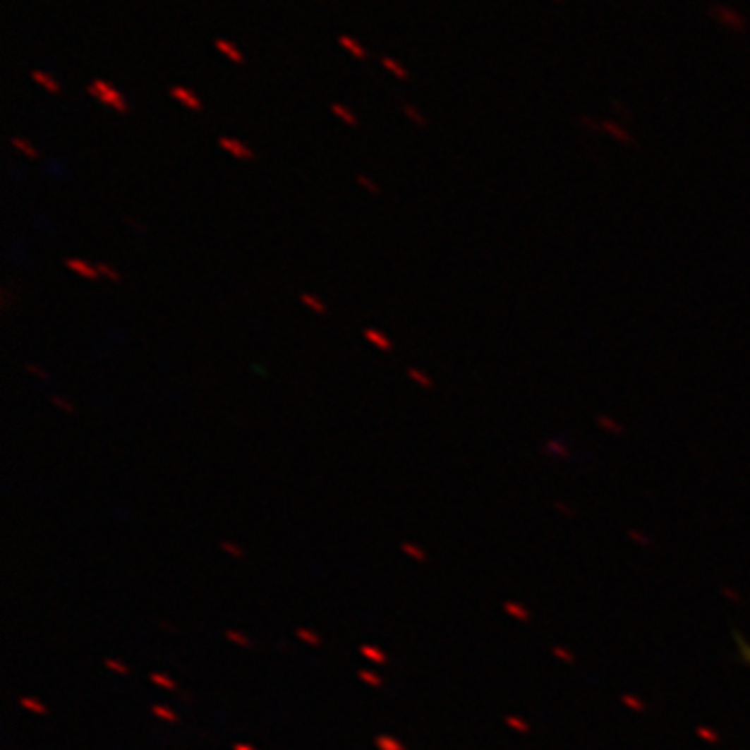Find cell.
I'll list each match as a JSON object with an SVG mask.
<instances>
[{
    "instance_id": "obj_1",
    "label": "cell",
    "mask_w": 750,
    "mask_h": 750,
    "mask_svg": "<svg viewBox=\"0 0 750 750\" xmlns=\"http://www.w3.org/2000/svg\"><path fill=\"white\" fill-rule=\"evenodd\" d=\"M86 92H88L94 100H98L100 104H104V107L117 111L119 115H128V113H130V102L126 100V96L115 88L113 84H109V82H104V80H94L88 88H86Z\"/></svg>"
},
{
    "instance_id": "obj_2",
    "label": "cell",
    "mask_w": 750,
    "mask_h": 750,
    "mask_svg": "<svg viewBox=\"0 0 750 750\" xmlns=\"http://www.w3.org/2000/svg\"><path fill=\"white\" fill-rule=\"evenodd\" d=\"M708 17H710L717 25H721V28L734 32V34H746L750 28L749 19H746L740 11H736V8H732V6H727V4H721V2L708 4Z\"/></svg>"
},
{
    "instance_id": "obj_3",
    "label": "cell",
    "mask_w": 750,
    "mask_h": 750,
    "mask_svg": "<svg viewBox=\"0 0 750 750\" xmlns=\"http://www.w3.org/2000/svg\"><path fill=\"white\" fill-rule=\"evenodd\" d=\"M219 146L227 155H231V157L238 159V161H253V159H255V150H253L248 144H244L242 140H238V138L221 135Z\"/></svg>"
},
{
    "instance_id": "obj_4",
    "label": "cell",
    "mask_w": 750,
    "mask_h": 750,
    "mask_svg": "<svg viewBox=\"0 0 750 750\" xmlns=\"http://www.w3.org/2000/svg\"><path fill=\"white\" fill-rule=\"evenodd\" d=\"M169 96H171L174 100H177L179 104H183L186 109H190V111H202V100L198 98L196 92H192L188 86H181V84H179V86L169 88Z\"/></svg>"
},
{
    "instance_id": "obj_5",
    "label": "cell",
    "mask_w": 750,
    "mask_h": 750,
    "mask_svg": "<svg viewBox=\"0 0 750 750\" xmlns=\"http://www.w3.org/2000/svg\"><path fill=\"white\" fill-rule=\"evenodd\" d=\"M65 267H67L71 273H78L80 277L90 279V282H94V279H98V277H100V273H98L96 265H90L88 261H84V259H75V257L65 259Z\"/></svg>"
},
{
    "instance_id": "obj_6",
    "label": "cell",
    "mask_w": 750,
    "mask_h": 750,
    "mask_svg": "<svg viewBox=\"0 0 750 750\" xmlns=\"http://www.w3.org/2000/svg\"><path fill=\"white\" fill-rule=\"evenodd\" d=\"M363 336H365L367 342H371L373 346H377V349L384 351V353H390V351L394 349V342H392L384 332H380V329L367 327V329H363Z\"/></svg>"
},
{
    "instance_id": "obj_7",
    "label": "cell",
    "mask_w": 750,
    "mask_h": 750,
    "mask_svg": "<svg viewBox=\"0 0 750 750\" xmlns=\"http://www.w3.org/2000/svg\"><path fill=\"white\" fill-rule=\"evenodd\" d=\"M338 44L342 46L344 50H349V52L353 54L354 59H361V61L369 59V52H367V48L361 44V42H356V40H354L351 34H342V36L338 38Z\"/></svg>"
},
{
    "instance_id": "obj_8",
    "label": "cell",
    "mask_w": 750,
    "mask_h": 750,
    "mask_svg": "<svg viewBox=\"0 0 750 750\" xmlns=\"http://www.w3.org/2000/svg\"><path fill=\"white\" fill-rule=\"evenodd\" d=\"M215 48L219 50L221 54H225L231 63H236V65H244V54L240 52V48H238V46L231 44L229 40L217 38V40H215Z\"/></svg>"
},
{
    "instance_id": "obj_9",
    "label": "cell",
    "mask_w": 750,
    "mask_h": 750,
    "mask_svg": "<svg viewBox=\"0 0 750 750\" xmlns=\"http://www.w3.org/2000/svg\"><path fill=\"white\" fill-rule=\"evenodd\" d=\"M32 80H34L36 84H40V86H42L46 92H50V94H61V84H59L52 75H48V73L40 71V69H34V71H32Z\"/></svg>"
},
{
    "instance_id": "obj_10",
    "label": "cell",
    "mask_w": 750,
    "mask_h": 750,
    "mask_svg": "<svg viewBox=\"0 0 750 750\" xmlns=\"http://www.w3.org/2000/svg\"><path fill=\"white\" fill-rule=\"evenodd\" d=\"M301 303H303L307 309L313 310V313H317L319 317H325V315H327V307H325V303H323L319 296H315V294L303 292V294H301Z\"/></svg>"
},
{
    "instance_id": "obj_11",
    "label": "cell",
    "mask_w": 750,
    "mask_h": 750,
    "mask_svg": "<svg viewBox=\"0 0 750 750\" xmlns=\"http://www.w3.org/2000/svg\"><path fill=\"white\" fill-rule=\"evenodd\" d=\"M332 113L340 119V121H344L346 126H351V128H356L358 126V119H356V115H354L353 111L351 109H346L344 104H340V102H332Z\"/></svg>"
},
{
    "instance_id": "obj_12",
    "label": "cell",
    "mask_w": 750,
    "mask_h": 750,
    "mask_svg": "<svg viewBox=\"0 0 750 750\" xmlns=\"http://www.w3.org/2000/svg\"><path fill=\"white\" fill-rule=\"evenodd\" d=\"M11 146L15 148V150H19L23 157H28V159H38L40 155H38V150L28 142V140H23V138H19V135H11Z\"/></svg>"
},
{
    "instance_id": "obj_13",
    "label": "cell",
    "mask_w": 750,
    "mask_h": 750,
    "mask_svg": "<svg viewBox=\"0 0 750 750\" xmlns=\"http://www.w3.org/2000/svg\"><path fill=\"white\" fill-rule=\"evenodd\" d=\"M361 655L367 659V661H371V663H375V665H384V663H388V657H386V653L382 651V648H377V646H371V644H365V646H361Z\"/></svg>"
},
{
    "instance_id": "obj_14",
    "label": "cell",
    "mask_w": 750,
    "mask_h": 750,
    "mask_svg": "<svg viewBox=\"0 0 750 750\" xmlns=\"http://www.w3.org/2000/svg\"><path fill=\"white\" fill-rule=\"evenodd\" d=\"M382 65H384V67H386L392 75H397L400 82H409V78H411V75H409V71H406V69H404L398 61L390 59V56H382Z\"/></svg>"
},
{
    "instance_id": "obj_15",
    "label": "cell",
    "mask_w": 750,
    "mask_h": 750,
    "mask_svg": "<svg viewBox=\"0 0 750 750\" xmlns=\"http://www.w3.org/2000/svg\"><path fill=\"white\" fill-rule=\"evenodd\" d=\"M400 109H402V113L415 123V126H419V128H425L428 126V119L423 117V113L419 111V109H415L413 104H409V102H402L400 104Z\"/></svg>"
},
{
    "instance_id": "obj_16",
    "label": "cell",
    "mask_w": 750,
    "mask_h": 750,
    "mask_svg": "<svg viewBox=\"0 0 750 750\" xmlns=\"http://www.w3.org/2000/svg\"><path fill=\"white\" fill-rule=\"evenodd\" d=\"M375 746L380 750H404L402 742L397 740V738H392V736H388V734L375 736Z\"/></svg>"
},
{
    "instance_id": "obj_17",
    "label": "cell",
    "mask_w": 750,
    "mask_h": 750,
    "mask_svg": "<svg viewBox=\"0 0 750 750\" xmlns=\"http://www.w3.org/2000/svg\"><path fill=\"white\" fill-rule=\"evenodd\" d=\"M406 375H409L415 384H419L421 388H425V390H432V388H434V382H432L423 371H419L417 367H409V369H406Z\"/></svg>"
},
{
    "instance_id": "obj_18",
    "label": "cell",
    "mask_w": 750,
    "mask_h": 750,
    "mask_svg": "<svg viewBox=\"0 0 750 750\" xmlns=\"http://www.w3.org/2000/svg\"><path fill=\"white\" fill-rule=\"evenodd\" d=\"M358 679L365 682V684L371 686V688H382V686H384V679H382L377 673L369 671V669H361V671H358Z\"/></svg>"
},
{
    "instance_id": "obj_19",
    "label": "cell",
    "mask_w": 750,
    "mask_h": 750,
    "mask_svg": "<svg viewBox=\"0 0 750 750\" xmlns=\"http://www.w3.org/2000/svg\"><path fill=\"white\" fill-rule=\"evenodd\" d=\"M96 269H98L100 277H104V279H109V282H113V284H119V282H121V273H119L115 267L107 265V263H98Z\"/></svg>"
},
{
    "instance_id": "obj_20",
    "label": "cell",
    "mask_w": 750,
    "mask_h": 750,
    "mask_svg": "<svg viewBox=\"0 0 750 750\" xmlns=\"http://www.w3.org/2000/svg\"><path fill=\"white\" fill-rule=\"evenodd\" d=\"M150 682L157 684L159 688H165V690H176L177 684L169 677V675H163V673H150Z\"/></svg>"
},
{
    "instance_id": "obj_21",
    "label": "cell",
    "mask_w": 750,
    "mask_h": 750,
    "mask_svg": "<svg viewBox=\"0 0 750 750\" xmlns=\"http://www.w3.org/2000/svg\"><path fill=\"white\" fill-rule=\"evenodd\" d=\"M225 638L229 640V642H234V644H238V646H242V648H253V640L250 638H246L244 634H240V631H225Z\"/></svg>"
},
{
    "instance_id": "obj_22",
    "label": "cell",
    "mask_w": 750,
    "mask_h": 750,
    "mask_svg": "<svg viewBox=\"0 0 750 750\" xmlns=\"http://www.w3.org/2000/svg\"><path fill=\"white\" fill-rule=\"evenodd\" d=\"M21 706L25 708V710H30V713H34V715H46V708L40 701H36V698H30V696H25V698H21Z\"/></svg>"
},
{
    "instance_id": "obj_23",
    "label": "cell",
    "mask_w": 750,
    "mask_h": 750,
    "mask_svg": "<svg viewBox=\"0 0 750 750\" xmlns=\"http://www.w3.org/2000/svg\"><path fill=\"white\" fill-rule=\"evenodd\" d=\"M400 548H402V552H404L406 557H411V559H415V561H425V552H423L419 546H415V544H411V542H404Z\"/></svg>"
},
{
    "instance_id": "obj_24",
    "label": "cell",
    "mask_w": 750,
    "mask_h": 750,
    "mask_svg": "<svg viewBox=\"0 0 750 750\" xmlns=\"http://www.w3.org/2000/svg\"><path fill=\"white\" fill-rule=\"evenodd\" d=\"M152 713H155V717H159V719H163V721H171V723H176L177 721L176 710H171L169 706L155 705L152 706Z\"/></svg>"
},
{
    "instance_id": "obj_25",
    "label": "cell",
    "mask_w": 750,
    "mask_h": 750,
    "mask_svg": "<svg viewBox=\"0 0 750 750\" xmlns=\"http://www.w3.org/2000/svg\"><path fill=\"white\" fill-rule=\"evenodd\" d=\"M50 402H52L59 411H63V413H67V415H73V413H75L73 404H71L67 398L59 397V394H52V397H50Z\"/></svg>"
},
{
    "instance_id": "obj_26",
    "label": "cell",
    "mask_w": 750,
    "mask_h": 750,
    "mask_svg": "<svg viewBox=\"0 0 750 750\" xmlns=\"http://www.w3.org/2000/svg\"><path fill=\"white\" fill-rule=\"evenodd\" d=\"M296 636L303 640V642H307V644H310V646H319L321 644V638L315 634V631H310V629H305V627H298L296 629Z\"/></svg>"
},
{
    "instance_id": "obj_27",
    "label": "cell",
    "mask_w": 750,
    "mask_h": 750,
    "mask_svg": "<svg viewBox=\"0 0 750 750\" xmlns=\"http://www.w3.org/2000/svg\"><path fill=\"white\" fill-rule=\"evenodd\" d=\"M356 183H358L361 188H365L369 194H380V186H377V183H375V181H373L369 176H363V174H361V176H356Z\"/></svg>"
},
{
    "instance_id": "obj_28",
    "label": "cell",
    "mask_w": 750,
    "mask_h": 750,
    "mask_svg": "<svg viewBox=\"0 0 750 750\" xmlns=\"http://www.w3.org/2000/svg\"><path fill=\"white\" fill-rule=\"evenodd\" d=\"M104 665H107V669H111V671H115V673H121V675H128V673H130V667H128L126 663L117 661V659H107Z\"/></svg>"
},
{
    "instance_id": "obj_29",
    "label": "cell",
    "mask_w": 750,
    "mask_h": 750,
    "mask_svg": "<svg viewBox=\"0 0 750 750\" xmlns=\"http://www.w3.org/2000/svg\"><path fill=\"white\" fill-rule=\"evenodd\" d=\"M221 550H225L227 555H231V557H236V559H242L244 557V550L238 546V544H234V542H221Z\"/></svg>"
},
{
    "instance_id": "obj_30",
    "label": "cell",
    "mask_w": 750,
    "mask_h": 750,
    "mask_svg": "<svg viewBox=\"0 0 750 750\" xmlns=\"http://www.w3.org/2000/svg\"><path fill=\"white\" fill-rule=\"evenodd\" d=\"M25 367H28V371H30V373H32V375H36V377H38V380H46V377H48V375H46V371H42V369H40V365H34V363H28V365H25Z\"/></svg>"
},
{
    "instance_id": "obj_31",
    "label": "cell",
    "mask_w": 750,
    "mask_h": 750,
    "mask_svg": "<svg viewBox=\"0 0 750 750\" xmlns=\"http://www.w3.org/2000/svg\"><path fill=\"white\" fill-rule=\"evenodd\" d=\"M605 128H607L609 132L613 133V135H617V138H621V140H627V142H631V138H629V135H625V132H623L621 128H615L613 123H605Z\"/></svg>"
},
{
    "instance_id": "obj_32",
    "label": "cell",
    "mask_w": 750,
    "mask_h": 750,
    "mask_svg": "<svg viewBox=\"0 0 750 750\" xmlns=\"http://www.w3.org/2000/svg\"><path fill=\"white\" fill-rule=\"evenodd\" d=\"M126 221H128V225H130V227H133V229H135L138 234H142V231H144V227H142V225H140V223H138L135 219H132V217H128Z\"/></svg>"
},
{
    "instance_id": "obj_33",
    "label": "cell",
    "mask_w": 750,
    "mask_h": 750,
    "mask_svg": "<svg viewBox=\"0 0 750 750\" xmlns=\"http://www.w3.org/2000/svg\"><path fill=\"white\" fill-rule=\"evenodd\" d=\"M234 750H257L255 746H250V744H244V742H238V744H234Z\"/></svg>"
},
{
    "instance_id": "obj_34",
    "label": "cell",
    "mask_w": 750,
    "mask_h": 750,
    "mask_svg": "<svg viewBox=\"0 0 750 750\" xmlns=\"http://www.w3.org/2000/svg\"><path fill=\"white\" fill-rule=\"evenodd\" d=\"M555 2H563V0H555Z\"/></svg>"
}]
</instances>
